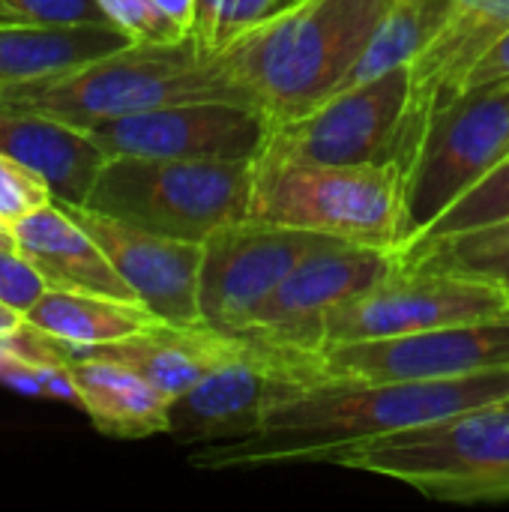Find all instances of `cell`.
Returning a JSON list of instances; mask_svg holds the SVG:
<instances>
[{"label":"cell","mask_w":509,"mask_h":512,"mask_svg":"<svg viewBox=\"0 0 509 512\" xmlns=\"http://www.w3.org/2000/svg\"><path fill=\"white\" fill-rule=\"evenodd\" d=\"M27 324L63 348H93L129 339L144 333L162 318H156L141 303H126L102 294H81V291H57L48 288L39 303L27 309Z\"/></svg>","instance_id":"22"},{"label":"cell","mask_w":509,"mask_h":512,"mask_svg":"<svg viewBox=\"0 0 509 512\" xmlns=\"http://www.w3.org/2000/svg\"><path fill=\"white\" fill-rule=\"evenodd\" d=\"M63 207L99 243V249L108 255V261L132 288L141 306H147L156 318L174 327L201 324L198 276L204 243L150 234L87 207Z\"/></svg>","instance_id":"16"},{"label":"cell","mask_w":509,"mask_h":512,"mask_svg":"<svg viewBox=\"0 0 509 512\" xmlns=\"http://www.w3.org/2000/svg\"><path fill=\"white\" fill-rule=\"evenodd\" d=\"M108 21L96 0H0V24Z\"/></svg>","instance_id":"30"},{"label":"cell","mask_w":509,"mask_h":512,"mask_svg":"<svg viewBox=\"0 0 509 512\" xmlns=\"http://www.w3.org/2000/svg\"><path fill=\"white\" fill-rule=\"evenodd\" d=\"M504 159H509V81H495L468 90L429 123L405 174V246Z\"/></svg>","instance_id":"7"},{"label":"cell","mask_w":509,"mask_h":512,"mask_svg":"<svg viewBox=\"0 0 509 512\" xmlns=\"http://www.w3.org/2000/svg\"><path fill=\"white\" fill-rule=\"evenodd\" d=\"M135 45L111 21L0 24V81L57 75Z\"/></svg>","instance_id":"21"},{"label":"cell","mask_w":509,"mask_h":512,"mask_svg":"<svg viewBox=\"0 0 509 512\" xmlns=\"http://www.w3.org/2000/svg\"><path fill=\"white\" fill-rule=\"evenodd\" d=\"M9 231L15 249L45 276L48 288L138 303L99 243L66 213L63 204L51 201L12 222Z\"/></svg>","instance_id":"18"},{"label":"cell","mask_w":509,"mask_h":512,"mask_svg":"<svg viewBox=\"0 0 509 512\" xmlns=\"http://www.w3.org/2000/svg\"><path fill=\"white\" fill-rule=\"evenodd\" d=\"M336 468L378 474L447 504L509 501V399L348 447Z\"/></svg>","instance_id":"5"},{"label":"cell","mask_w":509,"mask_h":512,"mask_svg":"<svg viewBox=\"0 0 509 512\" xmlns=\"http://www.w3.org/2000/svg\"><path fill=\"white\" fill-rule=\"evenodd\" d=\"M180 102L252 105L225 60L198 54L192 39L177 45L135 42L57 75L0 81V105L33 111L78 129Z\"/></svg>","instance_id":"3"},{"label":"cell","mask_w":509,"mask_h":512,"mask_svg":"<svg viewBox=\"0 0 509 512\" xmlns=\"http://www.w3.org/2000/svg\"><path fill=\"white\" fill-rule=\"evenodd\" d=\"M390 6L393 0H294L219 57L267 126H279L342 90Z\"/></svg>","instance_id":"2"},{"label":"cell","mask_w":509,"mask_h":512,"mask_svg":"<svg viewBox=\"0 0 509 512\" xmlns=\"http://www.w3.org/2000/svg\"><path fill=\"white\" fill-rule=\"evenodd\" d=\"M318 381V354L279 351L246 339L240 354L171 402L168 435L177 444L198 447L252 438L279 399Z\"/></svg>","instance_id":"8"},{"label":"cell","mask_w":509,"mask_h":512,"mask_svg":"<svg viewBox=\"0 0 509 512\" xmlns=\"http://www.w3.org/2000/svg\"><path fill=\"white\" fill-rule=\"evenodd\" d=\"M111 24H117L138 45H177L189 39V30L180 27L156 0H96Z\"/></svg>","instance_id":"27"},{"label":"cell","mask_w":509,"mask_h":512,"mask_svg":"<svg viewBox=\"0 0 509 512\" xmlns=\"http://www.w3.org/2000/svg\"><path fill=\"white\" fill-rule=\"evenodd\" d=\"M0 153L39 174L57 204L84 207L105 153L78 126L0 105Z\"/></svg>","instance_id":"19"},{"label":"cell","mask_w":509,"mask_h":512,"mask_svg":"<svg viewBox=\"0 0 509 512\" xmlns=\"http://www.w3.org/2000/svg\"><path fill=\"white\" fill-rule=\"evenodd\" d=\"M48 291L45 276L15 249V237L9 228L0 231V303L27 315L33 303Z\"/></svg>","instance_id":"29"},{"label":"cell","mask_w":509,"mask_h":512,"mask_svg":"<svg viewBox=\"0 0 509 512\" xmlns=\"http://www.w3.org/2000/svg\"><path fill=\"white\" fill-rule=\"evenodd\" d=\"M159 9H165L180 27H186L192 33V24H195V0H156Z\"/></svg>","instance_id":"32"},{"label":"cell","mask_w":509,"mask_h":512,"mask_svg":"<svg viewBox=\"0 0 509 512\" xmlns=\"http://www.w3.org/2000/svg\"><path fill=\"white\" fill-rule=\"evenodd\" d=\"M288 3L294 0H195V24L189 39L198 54L219 57Z\"/></svg>","instance_id":"26"},{"label":"cell","mask_w":509,"mask_h":512,"mask_svg":"<svg viewBox=\"0 0 509 512\" xmlns=\"http://www.w3.org/2000/svg\"><path fill=\"white\" fill-rule=\"evenodd\" d=\"M66 363L81 396V411L90 417L96 432L120 441L168 435L171 399L159 393L147 378L123 363L99 357L66 354Z\"/></svg>","instance_id":"20"},{"label":"cell","mask_w":509,"mask_h":512,"mask_svg":"<svg viewBox=\"0 0 509 512\" xmlns=\"http://www.w3.org/2000/svg\"><path fill=\"white\" fill-rule=\"evenodd\" d=\"M24 324H27L24 312H18V309L0 303V336H12V333H18Z\"/></svg>","instance_id":"33"},{"label":"cell","mask_w":509,"mask_h":512,"mask_svg":"<svg viewBox=\"0 0 509 512\" xmlns=\"http://www.w3.org/2000/svg\"><path fill=\"white\" fill-rule=\"evenodd\" d=\"M252 162L108 156L84 201L87 210L171 240L204 243L249 219Z\"/></svg>","instance_id":"6"},{"label":"cell","mask_w":509,"mask_h":512,"mask_svg":"<svg viewBox=\"0 0 509 512\" xmlns=\"http://www.w3.org/2000/svg\"><path fill=\"white\" fill-rule=\"evenodd\" d=\"M105 156L252 162L267 144V120L240 102H180L84 129Z\"/></svg>","instance_id":"14"},{"label":"cell","mask_w":509,"mask_h":512,"mask_svg":"<svg viewBox=\"0 0 509 512\" xmlns=\"http://www.w3.org/2000/svg\"><path fill=\"white\" fill-rule=\"evenodd\" d=\"M509 30V0H453L444 24L408 63V102L399 135V168L408 174L429 123L471 81L477 63Z\"/></svg>","instance_id":"15"},{"label":"cell","mask_w":509,"mask_h":512,"mask_svg":"<svg viewBox=\"0 0 509 512\" xmlns=\"http://www.w3.org/2000/svg\"><path fill=\"white\" fill-rule=\"evenodd\" d=\"M249 219L399 252L408 240L399 165H318L261 153Z\"/></svg>","instance_id":"4"},{"label":"cell","mask_w":509,"mask_h":512,"mask_svg":"<svg viewBox=\"0 0 509 512\" xmlns=\"http://www.w3.org/2000/svg\"><path fill=\"white\" fill-rule=\"evenodd\" d=\"M243 348H246V336L240 333H222L207 324L174 327L162 321L120 342L93 345V348H63V351L69 357H99V360L123 363L174 402L177 396L192 390L210 369L231 360Z\"/></svg>","instance_id":"17"},{"label":"cell","mask_w":509,"mask_h":512,"mask_svg":"<svg viewBox=\"0 0 509 512\" xmlns=\"http://www.w3.org/2000/svg\"><path fill=\"white\" fill-rule=\"evenodd\" d=\"M399 264L408 270L468 276L509 291V219L417 243L399 252Z\"/></svg>","instance_id":"23"},{"label":"cell","mask_w":509,"mask_h":512,"mask_svg":"<svg viewBox=\"0 0 509 512\" xmlns=\"http://www.w3.org/2000/svg\"><path fill=\"white\" fill-rule=\"evenodd\" d=\"M509 399V369L429 381H318L279 399L252 438L207 444L192 456L207 471L330 465L348 447Z\"/></svg>","instance_id":"1"},{"label":"cell","mask_w":509,"mask_h":512,"mask_svg":"<svg viewBox=\"0 0 509 512\" xmlns=\"http://www.w3.org/2000/svg\"><path fill=\"white\" fill-rule=\"evenodd\" d=\"M405 102L408 63L345 87L294 120L270 126L261 153L318 165H399Z\"/></svg>","instance_id":"10"},{"label":"cell","mask_w":509,"mask_h":512,"mask_svg":"<svg viewBox=\"0 0 509 512\" xmlns=\"http://www.w3.org/2000/svg\"><path fill=\"white\" fill-rule=\"evenodd\" d=\"M51 201H54V192L39 174H33L12 156L0 153V222L3 225H12L21 216Z\"/></svg>","instance_id":"28"},{"label":"cell","mask_w":509,"mask_h":512,"mask_svg":"<svg viewBox=\"0 0 509 512\" xmlns=\"http://www.w3.org/2000/svg\"><path fill=\"white\" fill-rule=\"evenodd\" d=\"M399 267V255L390 249L342 240L324 243L285 276L240 336L279 351L318 354L324 345L327 312L378 285Z\"/></svg>","instance_id":"12"},{"label":"cell","mask_w":509,"mask_h":512,"mask_svg":"<svg viewBox=\"0 0 509 512\" xmlns=\"http://www.w3.org/2000/svg\"><path fill=\"white\" fill-rule=\"evenodd\" d=\"M324 243H333V237L252 219L219 228L204 240L198 276L201 324L243 333L285 276Z\"/></svg>","instance_id":"11"},{"label":"cell","mask_w":509,"mask_h":512,"mask_svg":"<svg viewBox=\"0 0 509 512\" xmlns=\"http://www.w3.org/2000/svg\"><path fill=\"white\" fill-rule=\"evenodd\" d=\"M509 312V291L468 276L399 267L327 312L324 348L399 339Z\"/></svg>","instance_id":"9"},{"label":"cell","mask_w":509,"mask_h":512,"mask_svg":"<svg viewBox=\"0 0 509 512\" xmlns=\"http://www.w3.org/2000/svg\"><path fill=\"white\" fill-rule=\"evenodd\" d=\"M509 369V312L399 339L318 351L321 381H429Z\"/></svg>","instance_id":"13"},{"label":"cell","mask_w":509,"mask_h":512,"mask_svg":"<svg viewBox=\"0 0 509 512\" xmlns=\"http://www.w3.org/2000/svg\"><path fill=\"white\" fill-rule=\"evenodd\" d=\"M495 81H509V30L492 45V51L477 63V69L471 72L468 90L483 87V84H495ZM465 90V93H468ZM462 93V96H465Z\"/></svg>","instance_id":"31"},{"label":"cell","mask_w":509,"mask_h":512,"mask_svg":"<svg viewBox=\"0 0 509 512\" xmlns=\"http://www.w3.org/2000/svg\"><path fill=\"white\" fill-rule=\"evenodd\" d=\"M450 6L453 0H393L387 18L381 21L369 48L351 69L342 90L363 84L387 69L411 63L426 48V42L438 33Z\"/></svg>","instance_id":"24"},{"label":"cell","mask_w":509,"mask_h":512,"mask_svg":"<svg viewBox=\"0 0 509 512\" xmlns=\"http://www.w3.org/2000/svg\"><path fill=\"white\" fill-rule=\"evenodd\" d=\"M504 219H509V159L495 165L492 171H486L480 180H474L462 195H456L453 204H447L405 249L435 240V237H450V234H462L471 228L495 225Z\"/></svg>","instance_id":"25"}]
</instances>
